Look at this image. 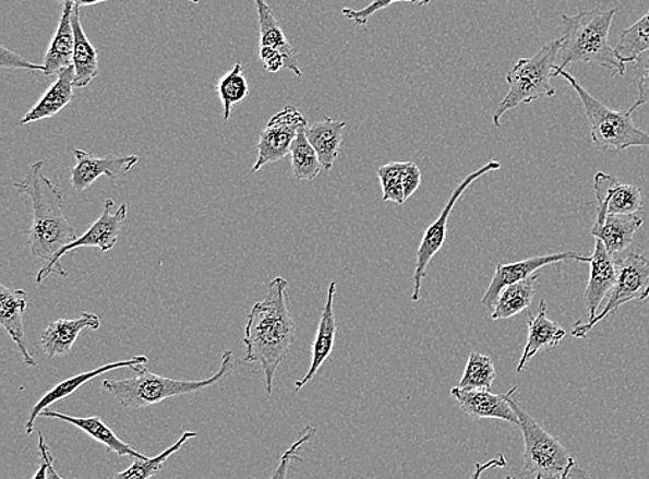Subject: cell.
<instances>
[{"label": "cell", "instance_id": "obj_1", "mask_svg": "<svg viewBox=\"0 0 649 479\" xmlns=\"http://www.w3.org/2000/svg\"><path fill=\"white\" fill-rule=\"evenodd\" d=\"M288 286L285 277L273 279L264 300L252 307L244 328V362L261 366L267 395L273 394L278 366L285 362L297 336L287 303Z\"/></svg>", "mask_w": 649, "mask_h": 479}, {"label": "cell", "instance_id": "obj_2", "mask_svg": "<svg viewBox=\"0 0 649 479\" xmlns=\"http://www.w3.org/2000/svg\"><path fill=\"white\" fill-rule=\"evenodd\" d=\"M13 187L33 201V225L28 233L31 254L49 264L64 247L79 239L64 215V194L46 177L43 161L31 165L27 177Z\"/></svg>", "mask_w": 649, "mask_h": 479}, {"label": "cell", "instance_id": "obj_3", "mask_svg": "<svg viewBox=\"0 0 649 479\" xmlns=\"http://www.w3.org/2000/svg\"><path fill=\"white\" fill-rule=\"evenodd\" d=\"M616 9L590 10L578 14L561 15L564 34L561 36L560 63L555 70H566L574 63H594L606 67L612 75H625L623 64L610 44V31L614 22Z\"/></svg>", "mask_w": 649, "mask_h": 479}, {"label": "cell", "instance_id": "obj_4", "mask_svg": "<svg viewBox=\"0 0 649 479\" xmlns=\"http://www.w3.org/2000/svg\"><path fill=\"white\" fill-rule=\"evenodd\" d=\"M146 364H139L132 368L133 378L125 380H105L103 388L108 394L120 402L123 408L141 409L163 404L164 400L173 398V396L199 393L219 384L221 380L228 378L233 370V351H226L221 357L220 368L213 378L205 380H173L163 378L157 373L144 368Z\"/></svg>", "mask_w": 649, "mask_h": 479}, {"label": "cell", "instance_id": "obj_5", "mask_svg": "<svg viewBox=\"0 0 649 479\" xmlns=\"http://www.w3.org/2000/svg\"><path fill=\"white\" fill-rule=\"evenodd\" d=\"M555 67V65H554ZM554 76H563L584 103L592 143L602 152L621 153L632 147H649V133L641 131L628 110H612L591 96L568 71L553 69Z\"/></svg>", "mask_w": 649, "mask_h": 479}, {"label": "cell", "instance_id": "obj_6", "mask_svg": "<svg viewBox=\"0 0 649 479\" xmlns=\"http://www.w3.org/2000/svg\"><path fill=\"white\" fill-rule=\"evenodd\" d=\"M563 40H551L532 58L519 59L506 76L509 91L493 115L494 127H502V118L519 105H532L542 97H553L556 92L551 85L553 69Z\"/></svg>", "mask_w": 649, "mask_h": 479}, {"label": "cell", "instance_id": "obj_7", "mask_svg": "<svg viewBox=\"0 0 649 479\" xmlns=\"http://www.w3.org/2000/svg\"><path fill=\"white\" fill-rule=\"evenodd\" d=\"M518 386L509 390L508 400L519 419V429L522 431L525 452L524 465L527 471L542 479H560L565 471L574 465L575 458L569 455L566 447L528 414L527 410L514 399Z\"/></svg>", "mask_w": 649, "mask_h": 479}, {"label": "cell", "instance_id": "obj_8", "mask_svg": "<svg viewBox=\"0 0 649 479\" xmlns=\"http://www.w3.org/2000/svg\"><path fill=\"white\" fill-rule=\"evenodd\" d=\"M617 277L605 303L604 311L587 322H578L572 330V336L584 339L592 328L604 321L617 309L628 302H641L649 298V260L641 254H627L616 260Z\"/></svg>", "mask_w": 649, "mask_h": 479}, {"label": "cell", "instance_id": "obj_9", "mask_svg": "<svg viewBox=\"0 0 649 479\" xmlns=\"http://www.w3.org/2000/svg\"><path fill=\"white\" fill-rule=\"evenodd\" d=\"M116 203L115 200L107 199L105 205H103V214L100 218L96 220L86 231L55 256V260L45 264L40 267L38 275H36V283L40 285L44 283L51 273H59L61 276H67L63 266L60 265V260L69 252L81 249V247H93V249H99L103 252H108L115 249L117 246L118 237H120L122 224L125 223L128 215V204L123 203L120 208L115 213Z\"/></svg>", "mask_w": 649, "mask_h": 479}, {"label": "cell", "instance_id": "obj_10", "mask_svg": "<svg viewBox=\"0 0 649 479\" xmlns=\"http://www.w3.org/2000/svg\"><path fill=\"white\" fill-rule=\"evenodd\" d=\"M500 168H502V164L491 161L483 165L482 168L477 169L476 172L468 175L460 184H457L455 192L450 195L449 201H447L445 208L442 209V213L437 216L435 223L425 230L419 250H417V264L413 277L414 290L413 297H411V300L414 302L420 300L421 283L426 275V267L431 264L432 258H434L437 252L441 251L443 244H445L447 223H449L452 211L455 208L457 201L460 200L462 193L466 192V190L470 188V184L476 182L477 179L482 178L483 175L489 172L497 171Z\"/></svg>", "mask_w": 649, "mask_h": 479}, {"label": "cell", "instance_id": "obj_11", "mask_svg": "<svg viewBox=\"0 0 649 479\" xmlns=\"http://www.w3.org/2000/svg\"><path fill=\"white\" fill-rule=\"evenodd\" d=\"M307 127L305 116L293 106H286L273 116L256 143L257 159L252 165L251 173L261 171L267 164L286 158L298 133Z\"/></svg>", "mask_w": 649, "mask_h": 479}, {"label": "cell", "instance_id": "obj_12", "mask_svg": "<svg viewBox=\"0 0 649 479\" xmlns=\"http://www.w3.org/2000/svg\"><path fill=\"white\" fill-rule=\"evenodd\" d=\"M255 4L260 15V56L265 70L271 74H277L278 71L287 69L301 79L302 70L298 64L297 51L288 43L272 8L266 0H255Z\"/></svg>", "mask_w": 649, "mask_h": 479}, {"label": "cell", "instance_id": "obj_13", "mask_svg": "<svg viewBox=\"0 0 649 479\" xmlns=\"http://www.w3.org/2000/svg\"><path fill=\"white\" fill-rule=\"evenodd\" d=\"M569 261L589 262L590 264V256L581 255L575 251H565L558 252V254L532 256L507 265L498 264L491 285H489L486 292L483 294L481 303L485 308L493 309L496 306L500 292L507 286L528 279L544 266Z\"/></svg>", "mask_w": 649, "mask_h": 479}, {"label": "cell", "instance_id": "obj_14", "mask_svg": "<svg viewBox=\"0 0 649 479\" xmlns=\"http://www.w3.org/2000/svg\"><path fill=\"white\" fill-rule=\"evenodd\" d=\"M75 167L71 171V187L75 192H85L100 177L111 180L131 171L139 163L137 156H107L96 157L95 154L74 151Z\"/></svg>", "mask_w": 649, "mask_h": 479}, {"label": "cell", "instance_id": "obj_15", "mask_svg": "<svg viewBox=\"0 0 649 479\" xmlns=\"http://www.w3.org/2000/svg\"><path fill=\"white\" fill-rule=\"evenodd\" d=\"M508 394H492L486 390L452 388L450 395L457 400L464 414L473 419H497L519 427V419L513 406L509 405Z\"/></svg>", "mask_w": 649, "mask_h": 479}, {"label": "cell", "instance_id": "obj_16", "mask_svg": "<svg viewBox=\"0 0 649 479\" xmlns=\"http://www.w3.org/2000/svg\"><path fill=\"white\" fill-rule=\"evenodd\" d=\"M594 193L599 203L597 213L628 215L638 214L644 208L641 189L622 183L610 173L597 172Z\"/></svg>", "mask_w": 649, "mask_h": 479}, {"label": "cell", "instance_id": "obj_17", "mask_svg": "<svg viewBox=\"0 0 649 479\" xmlns=\"http://www.w3.org/2000/svg\"><path fill=\"white\" fill-rule=\"evenodd\" d=\"M148 362V358L144 357V355H139V357L128 359V360H120V362L115 363H107L105 366H100L95 370H91V372L81 373L74 375V378L67 379L61 381V383L56 384L53 388L48 391L43 398L39 399L38 404H36L31 410V415L28 417V421L25 422V431L27 434H33L35 429V421L38 419L43 411L48 409L49 406L56 404L61 399L69 398L72 394L76 393L84 386L85 384L89 383V381L99 378L101 374H106L108 372H112V370L117 369H132L139 364H146Z\"/></svg>", "mask_w": 649, "mask_h": 479}, {"label": "cell", "instance_id": "obj_18", "mask_svg": "<svg viewBox=\"0 0 649 479\" xmlns=\"http://www.w3.org/2000/svg\"><path fill=\"white\" fill-rule=\"evenodd\" d=\"M617 277L616 260L606 251L604 243L596 239L594 252L590 256V279L585 291V302L589 311V321L597 316V311L615 287Z\"/></svg>", "mask_w": 649, "mask_h": 479}, {"label": "cell", "instance_id": "obj_19", "mask_svg": "<svg viewBox=\"0 0 649 479\" xmlns=\"http://www.w3.org/2000/svg\"><path fill=\"white\" fill-rule=\"evenodd\" d=\"M100 326V318L91 312H84L75 319H59L45 328L39 338V345L46 357L53 359L60 355L69 354L84 330L89 328L96 332Z\"/></svg>", "mask_w": 649, "mask_h": 479}, {"label": "cell", "instance_id": "obj_20", "mask_svg": "<svg viewBox=\"0 0 649 479\" xmlns=\"http://www.w3.org/2000/svg\"><path fill=\"white\" fill-rule=\"evenodd\" d=\"M644 220L638 214L617 215L597 213L596 224L592 225L591 236L604 243L610 255L615 256L633 244L637 230Z\"/></svg>", "mask_w": 649, "mask_h": 479}, {"label": "cell", "instance_id": "obj_21", "mask_svg": "<svg viewBox=\"0 0 649 479\" xmlns=\"http://www.w3.org/2000/svg\"><path fill=\"white\" fill-rule=\"evenodd\" d=\"M337 283H329L326 306L323 308L321 322H319L316 337L312 345V362L305 378L298 380L296 391H301L303 386L311 383L314 375L317 374L322 366L329 358L336 344L337 319L334 313V298H336Z\"/></svg>", "mask_w": 649, "mask_h": 479}, {"label": "cell", "instance_id": "obj_22", "mask_svg": "<svg viewBox=\"0 0 649 479\" xmlns=\"http://www.w3.org/2000/svg\"><path fill=\"white\" fill-rule=\"evenodd\" d=\"M27 306V291L12 290L4 285L0 286V323L17 345L19 351L23 355L24 364L34 368L36 366L35 358L24 344L23 316Z\"/></svg>", "mask_w": 649, "mask_h": 479}, {"label": "cell", "instance_id": "obj_23", "mask_svg": "<svg viewBox=\"0 0 649 479\" xmlns=\"http://www.w3.org/2000/svg\"><path fill=\"white\" fill-rule=\"evenodd\" d=\"M565 336V330L549 319L548 303L544 300L540 301L539 312L534 316H530L528 322V342L525 345L522 357L519 359L517 373H522L530 359L543 349L556 347Z\"/></svg>", "mask_w": 649, "mask_h": 479}, {"label": "cell", "instance_id": "obj_24", "mask_svg": "<svg viewBox=\"0 0 649 479\" xmlns=\"http://www.w3.org/2000/svg\"><path fill=\"white\" fill-rule=\"evenodd\" d=\"M40 416L48 417V419H58L69 422V424L84 431L86 435H89L93 440L99 442V444L105 445L107 452L117 453V455L121 457H143L142 453L137 452L135 447H132L131 445H128L127 442L120 440V438L116 435V432L112 431L99 416L75 417L48 409L44 410Z\"/></svg>", "mask_w": 649, "mask_h": 479}, {"label": "cell", "instance_id": "obj_25", "mask_svg": "<svg viewBox=\"0 0 649 479\" xmlns=\"http://www.w3.org/2000/svg\"><path fill=\"white\" fill-rule=\"evenodd\" d=\"M74 65L59 72L58 80L46 91L43 99L36 103L27 115L24 116L23 120L20 121V125L58 116L74 99Z\"/></svg>", "mask_w": 649, "mask_h": 479}, {"label": "cell", "instance_id": "obj_26", "mask_svg": "<svg viewBox=\"0 0 649 479\" xmlns=\"http://www.w3.org/2000/svg\"><path fill=\"white\" fill-rule=\"evenodd\" d=\"M72 10L74 4L64 3L63 14H61L58 29H56L53 40L46 51L44 59L45 75L59 74V72L69 69L72 65L75 50V34L72 27Z\"/></svg>", "mask_w": 649, "mask_h": 479}, {"label": "cell", "instance_id": "obj_27", "mask_svg": "<svg viewBox=\"0 0 649 479\" xmlns=\"http://www.w3.org/2000/svg\"><path fill=\"white\" fill-rule=\"evenodd\" d=\"M345 127H347V122L326 117L323 121L314 122L305 129L308 141L316 151L326 171H332L334 163L339 156Z\"/></svg>", "mask_w": 649, "mask_h": 479}, {"label": "cell", "instance_id": "obj_28", "mask_svg": "<svg viewBox=\"0 0 649 479\" xmlns=\"http://www.w3.org/2000/svg\"><path fill=\"white\" fill-rule=\"evenodd\" d=\"M72 27L75 34V50L72 65L75 70L74 85L75 87H86L92 84V81L99 75V58H97V50L87 38L84 27H82L80 19V8L74 7L72 10Z\"/></svg>", "mask_w": 649, "mask_h": 479}, {"label": "cell", "instance_id": "obj_29", "mask_svg": "<svg viewBox=\"0 0 649 479\" xmlns=\"http://www.w3.org/2000/svg\"><path fill=\"white\" fill-rule=\"evenodd\" d=\"M539 275L528 277V279L514 283L509 285L502 292L493 308L492 321H503V319H512L518 313L527 311L534 298V283L538 282Z\"/></svg>", "mask_w": 649, "mask_h": 479}, {"label": "cell", "instance_id": "obj_30", "mask_svg": "<svg viewBox=\"0 0 649 479\" xmlns=\"http://www.w3.org/2000/svg\"><path fill=\"white\" fill-rule=\"evenodd\" d=\"M614 49L623 64L637 63L649 55V10L638 22L623 29Z\"/></svg>", "mask_w": 649, "mask_h": 479}, {"label": "cell", "instance_id": "obj_31", "mask_svg": "<svg viewBox=\"0 0 649 479\" xmlns=\"http://www.w3.org/2000/svg\"><path fill=\"white\" fill-rule=\"evenodd\" d=\"M197 436V432L185 431L172 446L168 447L167 451L159 453L156 457H136L131 467L127 468L125 471L118 472L112 479H152L156 474L163 470L164 465L169 457L182 450L185 442Z\"/></svg>", "mask_w": 649, "mask_h": 479}, {"label": "cell", "instance_id": "obj_32", "mask_svg": "<svg viewBox=\"0 0 649 479\" xmlns=\"http://www.w3.org/2000/svg\"><path fill=\"white\" fill-rule=\"evenodd\" d=\"M219 99L224 105V120L229 121L233 106L244 101L250 94L249 81H247L243 64L236 63L233 69L226 72L216 85Z\"/></svg>", "mask_w": 649, "mask_h": 479}, {"label": "cell", "instance_id": "obj_33", "mask_svg": "<svg viewBox=\"0 0 649 479\" xmlns=\"http://www.w3.org/2000/svg\"><path fill=\"white\" fill-rule=\"evenodd\" d=\"M305 129H301L300 133H298L296 141L292 143L290 154L293 177L298 180H309L311 182V180L319 177L323 165L316 151H314L312 144L308 141Z\"/></svg>", "mask_w": 649, "mask_h": 479}, {"label": "cell", "instance_id": "obj_34", "mask_svg": "<svg viewBox=\"0 0 649 479\" xmlns=\"http://www.w3.org/2000/svg\"><path fill=\"white\" fill-rule=\"evenodd\" d=\"M494 380H496V368L493 360L488 355L473 351L468 358L460 384L457 386L491 391Z\"/></svg>", "mask_w": 649, "mask_h": 479}, {"label": "cell", "instance_id": "obj_35", "mask_svg": "<svg viewBox=\"0 0 649 479\" xmlns=\"http://www.w3.org/2000/svg\"><path fill=\"white\" fill-rule=\"evenodd\" d=\"M407 163H389L378 168L377 175L383 188V200L404 205V173Z\"/></svg>", "mask_w": 649, "mask_h": 479}, {"label": "cell", "instance_id": "obj_36", "mask_svg": "<svg viewBox=\"0 0 649 479\" xmlns=\"http://www.w3.org/2000/svg\"><path fill=\"white\" fill-rule=\"evenodd\" d=\"M400 2L413 3L416 7H429L431 0H373L368 7L360 10L345 8L342 9V14L345 19L353 24L365 25L375 13L380 12V10L388 9L389 7H393V4Z\"/></svg>", "mask_w": 649, "mask_h": 479}, {"label": "cell", "instance_id": "obj_37", "mask_svg": "<svg viewBox=\"0 0 649 479\" xmlns=\"http://www.w3.org/2000/svg\"><path fill=\"white\" fill-rule=\"evenodd\" d=\"M314 435H316V429L314 427L308 426L305 430H303L302 434L293 444L288 447L285 452V455L281 456L280 463L276 468V471L273 472L271 479H287L288 468H290L291 462H302V457L300 456V451L303 446L308 444L309 441H312Z\"/></svg>", "mask_w": 649, "mask_h": 479}, {"label": "cell", "instance_id": "obj_38", "mask_svg": "<svg viewBox=\"0 0 649 479\" xmlns=\"http://www.w3.org/2000/svg\"><path fill=\"white\" fill-rule=\"evenodd\" d=\"M636 72L638 81V97L635 101V105L628 108V112H632V115L637 110L638 107L649 103V55L642 56V58L637 61Z\"/></svg>", "mask_w": 649, "mask_h": 479}, {"label": "cell", "instance_id": "obj_39", "mask_svg": "<svg viewBox=\"0 0 649 479\" xmlns=\"http://www.w3.org/2000/svg\"><path fill=\"white\" fill-rule=\"evenodd\" d=\"M0 51H2V58H0V65H2L3 69L27 70L31 72H33V71L44 72L45 71L44 64L38 65V64L31 63V61L25 60L24 58H22V56L15 53V51L4 48V46H2V48H0Z\"/></svg>", "mask_w": 649, "mask_h": 479}, {"label": "cell", "instance_id": "obj_40", "mask_svg": "<svg viewBox=\"0 0 649 479\" xmlns=\"http://www.w3.org/2000/svg\"><path fill=\"white\" fill-rule=\"evenodd\" d=\"M421 184V171L419 165L407 161L404 173L405 199H410L417 192Z\"/></svg>", "mask_w": 649, "mask_h": 479}, {"label": "cell", "instance_id": "obj_41", "mask_svg": "<svg viewBox=\"0 0 649 479\" xmlns=\"http://www.w3.org/2000/svg\"><path fill=\"white\" fill-rule=\"evenodd\" d=\"M40 465L33 479H49V468L55 465V456L46 444L43 432H39Z\"/></svg>", "mask_w": 649, "mask_h": 479}, {"label": "cell", "instance_id": "obj_42", "mask_svg": "<svg viewBox=\"0 0 649 479\" xmlns=\"http://www.w3.org/2000/svg\"><path fill=\"white\" fill-rule=\"evenodd\" d=\"M504 467H507V458L503 455V453H500V455H497L494 458H491V460L486 463H483V465H479V463H477L476 471H473L471 479H481L483 472H486L488 470H493V468Z\"/></svg>", "mask_w": 649, "mask_h": 479}, {"label": "cell", "instance_id": "obj_43", "mask_svg": "<svg viewBox=\"0 0 649 479\" xmlns=\"http://www.w3.org/2000/svg\"><path fill=\"white\" fill-rule=\"evenodd\" d=\"M506 479H515V477L508 476ZM534 479L542 478L536 477ZM560 479H591V477L584 470V468L578 466V463L575 462Z\"/></svg>", "mask_w": 649, "mask_h": 479}, {"label": "cell", "instance_id": "obj_44", "mask_svg": "<svg viewBox=\"0 0 649 479\" xmlns=\"http://www.w3.org/2000/svg\"><path fill=\"white\" fill-rule=\"evenodd\" d=\"M56 2L67 3L70 2L76 8L93 7V4L108 2V0H56ZM185 2L199 3L200 0H185Z\"/></svg>", "mask_w": 649, "mask_h": 479}, {"label": "cell", "instance_id": "obj_45", "mask_svg": "<svg viewBox=\"0 0 649 479\" xmlns=\"http://www.w3.org/2000/svg\"><path fill=\"white\" fill-rule=\"evenodd\" d=\"M49 479H64L63 477H60L58 471H56L55 465L50 466L49 468Z\"/></svg>", "mask_w": 649, "mask_h": 479}]
</instances>
